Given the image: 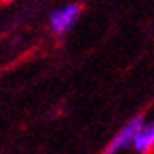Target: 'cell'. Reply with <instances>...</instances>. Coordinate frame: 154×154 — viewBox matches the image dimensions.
<instances>
[{"label":"cell","instance_id":"6da1fadb","mask_svg":"<svg viewBox=\"0 0 154 154\" xmlns=\"http://www.w3.org/2000/svg\"><path fill=\"white\" fill-rule=\"evenodd\" d=\"M142 131V119L140 117H136L132 122H129L122 131L119 132L117 136L113 137V140L107 146L103 154H115L119 149H122L125 146H129L131 142L136 140V137L139 136V132Z\"/></svg>","mask_w":154,"mask_h":154},{"label":"cell","instance_id":"7a4b0ae2","mask_svg":"<svg viewBox=\"0 0 154 154\" xmlns=\"http://www.w3.org/2000/svg\"><path fill=\"white\" fill-rule=\"evenodd\" d=\"M80 15V7L75 4L66 5L63 9L53 12L51 15V27L54 29L58 34H64L66 31L71 29V26L75 24L76 17Z\"/></svg>","mask_w":154,"mask_h":154},{"label":"cell","instance_id":"3957f363","mask_svg":"<svg viewBox=\"0 0 154 154\" xmlns=\"http://www.w3.org/2000/svg\"><path fill=\"white\" fill-rule=\"evenodd\" d=\"M134 146L142 154L149 152L154 147V124H149V125L142 127V131L139 132V136L134 140Z\"/></svg>","mask_w":154,"mask_h":154}]
</instances>
